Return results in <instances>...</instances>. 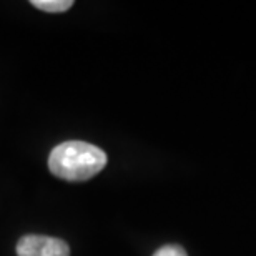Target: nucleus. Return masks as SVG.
<instances>
[{
    "instance_id": "3",
    "label": "nucleus",
    "mask_w": 256,
    "mask_h": 256,
    "mask_svg": "<svg viewBox=\"0 0 256 256\" xmlns=\"http://www.w3.org/2000/svg\"><path fill=\"white\" fill-rule=\"evenodd\" d=\"M30 4L34 7H37L38 10H44V12L60 14V12H66L74 5V0H32Z\"/></svg>"
},
{
    "instance_id": "4",
    "label": "nucleus",
    "mask_w": 256,
    "mask_h": 256,
    "mask_svg": "<svg viewBox=\"0 0 256 256\" xmlns=\"http://www.w3.org/2000/svg\"><path fill=\"white\" fill-rule=\"evenodd\" d=\"M153 256H188L186 252L178 244H166V246H162L160 250H156Z\"/></svg>"
},
{
    "instance_id": "2",
    "label": "nucleus",
    "mask_w": 256,
    "mask_h": 256,
    "mask_svg": "<svg viewBox=\"0 0 256 256\" xmlns=\"http://www.w3.org/2000/svg\"><path fill=\"white\" fill-rule=\"evenodd\" d=\"M18 256H70V246L64 240L44 234H27L17 243Z\"/></svg>"
},
{
    "instance_id": "1",
    "label": "nucleus",
    "mask_w": 256,
    "mask_h": 256,
    "mask_svg": "<svg viewBox=\"0 0 256 256\" xmlns=\"http://www.w3.org/2000/svg\"><path fill=\"white\" fill-rule=\"evenodd\" d=\"M106 153L92 143L70 140L50 152L48 170L60 180L86 182L106 166Z\"/></svg>"
}]
</instances>
